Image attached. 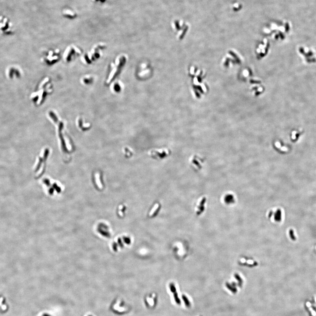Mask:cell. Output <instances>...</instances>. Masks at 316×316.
I'll use <instances>...</instances> for the list:
<instances>
[{
  "mask_svg": "<svg viewBox=\"0 0 316 316\" xmlns=\"http://www.w3.org/2000/svg\"><path fill=\"white\" fill-rule=\"evenodd\" d=\"M280 149H281L282 151H286L288 150V148L286 147H281V148H280Z\"/></svg>",
  "mask_w": 316,
  "mask_h": 316,
  "instance_id": "2e32d148",
  "label": "cell"
},
{
  "mask_svg": "<svg viewBox=\"0 0 316 316\" xmlns=\"http://www.w3.org/2000/svg\"><path fill=\"white\" fill-rule=\"evenodd\" d=\"M309 310L311 311V312L312 315L313 316H316V313L315 312V311H314V310H313V309L311 307H309Z\"/></svg>",
  "mask_w": 316,
  "mask_h": 316,
  "instance_id": "5bb4252c",
  "label": "cell"
},
{
  "mask_svg": "<svg viewBox=\"0 0 316 316\" xmlns=\"http://www.w3.org/2000/svg\"><path fill=\"white\" fill-rule=\"evenodd\" d=\"M83 83L85 85L91 84L94 81V77L91 76L87 75L83 78Z\"/></svg>",
  "mask_w": 316,
  "mask_h": 316,
  "instance_id": "ba28073f",
  "label": "cell"
},
{
  "mask_svg": "<svg viewBox=\"0 0 316 316\" xmlns=\"http://www.w3.org/2000/svg\"><path fill=\"white\" fill-rule=\"evenodd\" d=\"M53 85L49 78H46L42 80L37 90L32 94L30 99L37 105H40L44 102L48 96L53 91Z\"/></svg>",
  "mask_w": 316,
  "mask_h": 316,
  "instance_id": "6da1fadb",
  "label": "cell"
},
{
  "mask_svg": "<svg viewBox=\"0 0 316 316\" xmlns=\"http://www.w3.org/2000/svg\"><path fill=\"white\" fill-rule=\"evenodd\" d=\"M289 235L290 236L291 239L293 240V241H296V236L294 235V231L293 229H291L289 231Z\"/></svg>",
  "mask_w": 316,
  "mask_h": 316,
  "instance_id": "30bf717a",
  "label": "cell"
},
{
  "mask_svg": "<svg viewBox=\"0 0 316 316\" xmlns=\"http://www.w3.org/2000/svg\"><path fill=\"white\" fill-rule=\"evenodd\" d=\"M170 151L166 148L152 150L150 152V155L154 159H162L168 156Z\"/></svg>",
  "mask_w": 316,
  "mask_h": 316,
  "instance_id": "8992f818",
  "label": "cell"
},
{
  "mask_svg": "<svg viewBox=\"0 0 316 316\" xmlns=\"http://www.w3.org/2000/svg\"><path fill=\"white\" fill-rule=\"evenodd\" d=\"M5 74L7 78L10 80L19 79L22 76L23 71L17 66H10L7 68Z\"/></svg>",
  "mask_w": 316,
  "mask_h": 316,
  "instance_id": "5b68a950",
  "label": "cell"
},
{
  "mask_svg": "<svg viewBox=\"0 0 316 316\" xmlns=\"http://www.w3.org/2000/svg\"><path fill=\"white\" fill-rule=\"evenodd\" d=\"M94 2H98V3H104L105 2H106L107 0H92Z\"/></svg>",
  "mask_w": 316,
  "mask_h": 316,
  "instance_id": "9a60e30c",
  "label": "cell"
},
{
  "mask_svg": "<svg viewBox=\"0 0 316 316\" xmlns=\"http://www.w3.org/2000/svg\"><path fill=\"white\" fill-rule=\"evenodd\" d=\"M126 156L128 157H131L133 155V152L130 150V149H128V148H126Z\"/></svg>",
  "mask_w": 316,
  "mask_h": 316,
  "instance_id": "7c38bea8",
  "label": "cell"
},
{
  "mask_svg": "<svg viewBox=\"0 0 316 316\" xmlns=\"http://www.w3.org/2000/svg\"><path fill=\"white\" fill-rule=\"evenodd\" d=\"M54 316L52 313L48 311L43 312L41 313L39 316Z\"/></svg>",
  "mask_w": 316,
  "mask_h": 316,
  "instance_id": "8fae6325",
  "label": "cell"
},
{
  "mask_svg": "<svg viewBox=\"0 0 316 316\" xmlns=\"http://www.w3.org/2000/svg\"><path fill=\"white\" fill-rule=\"evenodd\" d=\"M83 316H96L95 315L92 314V313H89L87 314H86L85 315Z\"/></svg>",
  "mask_w": 316,
  "mask_h": 316,
  "instance_id": "e0dca14e",
  "label": "cell"
},
{
  "mask_svg": "<svg viewBox=\"0 0 316 316\" xmlns=\"http://www.w3.org/2000/svg\"><path fill=\"white\" fill-rule=\"evenodd\" d=\"M275 219L276 221H280L282 220V211L280 210H278L276 213Z\"/></svg>",
  "mask_w": 316,
  "mask_h": 316,
  "instance_id": "9c48e42d",
  "label": "cell"
},
{
  "mask_svg": "<svg viewBox=\"0 0 316 316\" xmlns=\"http://www.w3.org/2000/svg\"><path fill=\"white\" fill-rule=\"evenodd\" d=\"M62 14L66 18L74 19L76 17V14L73 10L66 9L63 11Z\"/></svg>",
  "mask_w": 316,
  "mask_h": 316,
  "instance_id": "52a82bcc",
  "label": "cell"
},
{
  "mask_svg": "<svg viewBox=\"0 0 316 316\" xmlns=\"http://www.w3.org/2000/svg\"><path fill=\"white\" fill-rule=\"evenodd\" d=\"M105 48L102 44H99L93 48L92 49L87 53L83 57V61L87 64H91L97 60L102 55V50Z\"/></svg>",
  "mask_w": 316,
  "mask_h": 316,
  "instance_id": "7a4b0ae2",
  "label": "cell"
},
{
  "mask_svg": "<svg viewBox=\"0 0 316 316\" xmlns=\"http://www.w3.org/2000/svg\"><path fill=\"white\" fill-rule=\"evenodd\" d=\"M314 297H315V301L316 304V295H315V296Z\"/></svg>",
  "mask_w": 316,
  "mask_h": 316,
  "instance_id": "d6986e66",
  "label": "cell"
},
{
  "mask_svg": "<svg viewBox=\"0 0 316 316\" xmlns=\"http://www.w3.org/2000/svg\"><path fill=\"white\" fill-rule=\"evenodd\" d=\"M59 59V50H49L43 54L41 59L48 65H51L57 62Z\"/></svg>",
  "mask_w": 316,
  "mask_h": 316,
  "instance_id": "3957f363",
  "label": "cell"
},
{
  "mask_svg": "<svg viewBox=\"0 0 316 316\" xmlns=\"http://www.w3.org/2000/svg\"><path fill=\"white\" fill-rule=\"evenodd\" d=\"M307 306L309 308L310 307H311V304L310 303V302H307Z\"/></svg>",
  "mask_w": 316,
  "mask_h": 316,
  "instance_id": "ac0fdd59",
  "label": "cell"
},
{
  "mask_svg": "<svg viewBox=\"0 0 316 316\" xmlns=\"http://www.w3.org/2000/svg\"><path fill=\"white\" fill-rule=\"evenodd\" d=\"M296 134H297V132H296V131H293V133H292V139H293V140H295V139H296Z\"/></svg>",
  "mask_w": 316,
  "mask_h": 316,
  "instance_id": "4fadbf2b",
  "label": "cell"
},
{
  "mask_svg": "<svg viewBox=\"0 0 316 316\" xmlns=\"http://www.w3.org/2000/svg\"><path fill=\"white\" fill-rule=\"evenodd\" d=\"M82 50L75 46H70L66 49L64 54V59L66 62L72 61L81 55Z\"/></svg>",
  "mask_w": 316,
  "mask_h": 316,
  "instance_id": "277c9868",
  "label": "cell"
}]
</instances>
